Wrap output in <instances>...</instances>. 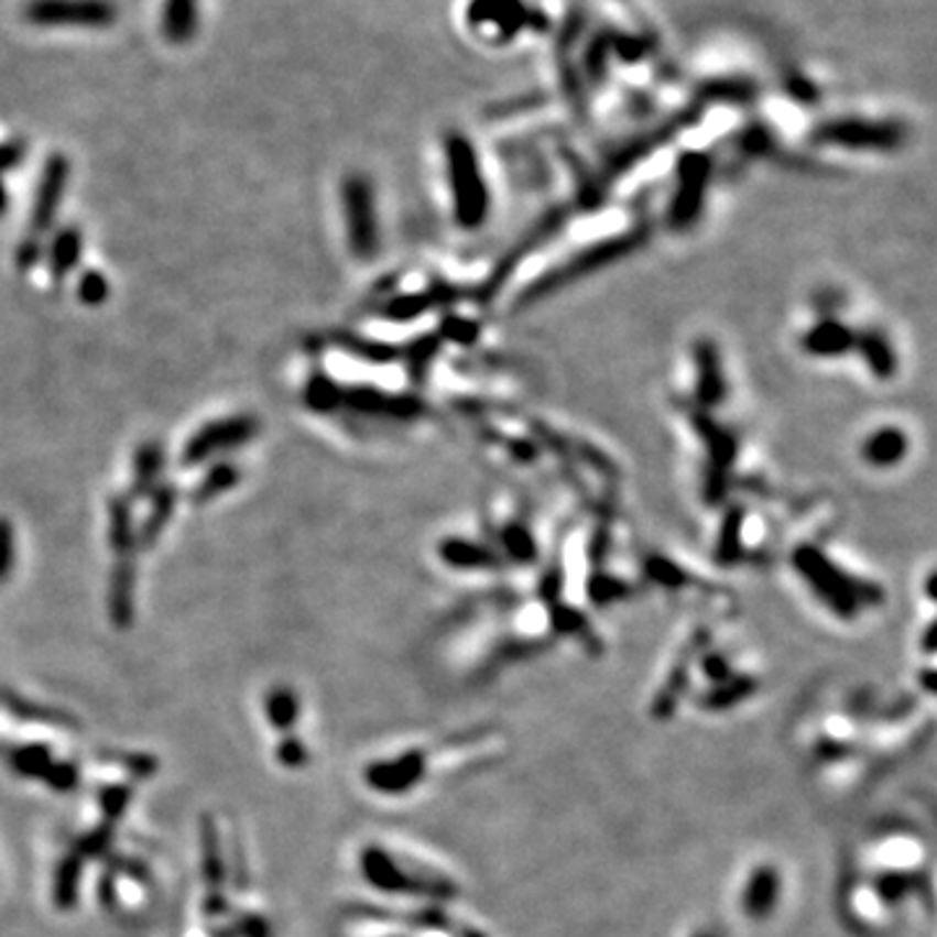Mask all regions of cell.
<instances>
[{"instance_id":"5bb4252c","label":"cell","mask_w":937,"mask_h":937,"mask_svg":"<svg viewBox=\"0 0 937 937\" xmlns=\"http://www.w3.org/2000/svg\"><path fill=\"white\" fill-rule=\"evenodd\" d=\"M828 139L839 141V144L849 146H891L896 144V131L883 126H864V123H851V126H839L828 131Z\"/></svg>"},{"instance_id":"ffe728a7","label":"cell","mask_w":937,"mask_h":937,"mask_svg":"<svg viewBox=\"0 0 937 937\" xmlns=\"http://www.w3.org/2000/svg\"><path fill=\"white\" fill-rule=\"evenodd\" d=\"M696 937H719V935L717 933H708V929H706V933H698Z\"/></svg>"},{"instance_id":"7c38bea8","label":"cell","mask_w":937,"mask_h":937,"mask_svg":"<svg viewBox=\"0 0 937 937\" xmlns=\"http://www.w3.org/2000/svg\"><path fill=\"white\" fill-rule=\"evenodd\" d=\"M724 396V378L719 368V352L713 345L698 347V399L706 406H713Z\"/></svg>"},{"instance_id":"6da1fadb","label":"cell","mask_w":937,"mask_h":937,"mask_svg":"<svg viewBox=\"0 0 937 937\" xmlns=\"http://www.w3.org/2000/svg\"><path fill=\"white\" fill-rule=\"evenodd\" d=\"M794 568L818 593L820 602H826L828 610L843 620L857 618L862 607H870L878 599V591L872 586H864L849 574H843L839 565L828 560L818 547H799L794 553Z\"/></svg>"},{"instance_id":"3957f363","label":"cell","mask_w":937,"mask_h":937,"mask_svg":"<svg viewBox=\"0 0 937 937\" xmlns=\"http://www.w3.org/2000/svg\"><path fill=\"white\" fill-rule=\"evenodd\" d=\"M362 870L364 875H368L370 883L375 885V889H381L385 893H417V896H427V898H454L456 885L450 883V880L433 875V872H414L406 870L399 864L393 857H389V851L370 847L364 849L362 857Z\"/></svg>"},{"instance_id":"9c48e42d","label":"cell","mask_w":937,"mask_h":937,"mask_svg":"<svg viewBox=\"0 0 937 937\" xmlns=\"http://www.w3.org/2000/svg\"><path fill=\"white\" fill-rule=\"evenodd\" d=\"M704 185H706V162L690 156L688 164L683 167L677 198L675 204H672V221H675L677 227L690 225V221L700 214V204H704Z\"/></svg>"},{"instance_id":"4fadbf2b","label":"cell","mask_w":937,"mask_h":937,"mask_svg":"<svg viewBox=\"0 0 937 937\" xmlns=\"http://www.w3.org/2000/svg\"><path fill=\"white\" fill-rule=\"evenodd\" d=\"M854 347L862 352V360L868 362L872 375L878 378L893 375V370H896V355H893V349L889 341H885V336L868 331L864 336H857Z\"/></svg>"},{"instance_id":"7a4b0ae2","label":"cell","mask_w":937,"mask_h":937,"mask_svg":"<svg viewBox=\"0 0 937 937\" xmlns=\"http://www.w3.org/2000/svg\"><path fill=\"white\" fill-rule=\"evenodd\" d=\"M448 177L456 221H459L464 230H477V227H482L490 211L488 185H484L475 154H471V149L464 139H450Z\"/></svg>"},{"instance_id":"8992f818","label":"cell","mask_w":937,"mask_h":937,"mask_svg":"<svg viewBox=\"0 0 937 937\" xmlns=\"http://www.w3.org/2000/svg\"><path fill=\"white\" fill-rule=\"evenodd\" d=\"M347 217L349 232H352V246L360 255H370L375 246V217H373V196H370L368 183L355 177L347 183Z\"/></svg>"},{"instance_id":"277c9868","label":"cell","mask_w":937,"mask_h":937,"mask_svg":"<svg viewBox=\"0 0 937 937\" xmlns=\"http://www.w3.org/2000/svg\"><path fill=\"white\" fill-rule=\"evenodd\" d=\"M24 17L37 26H102L116 24L118 9L110 0H32Z\"/></svg>"},{"instance_id":"e0dca14e","label":"cell","mask_w":937,"mask_h":937,"mask_svg":"<svg viewBox=\"0 0 937 937\" xmlns=\"http://www.w3.org/2000/svg\"><path fill=\"white\" fill-rule=\"evenodd\" d=\"M503 547L513 557H516V560H532V557L536 555L532 534H529L526 529L519 526V524H513V526L505 529V532H503Z\"/></svg>"},{"instance_id":"d6986e66","label":"cell","mask_w":937,"mask_h":937,"mask_svg":"<svg viewBox=\"0 0 937 937\" xmlns=\"http://www.w3.org/2000/svg\"><path fill=\"white\" fill-rule=\"evenodd\" d=\"M704 672L711 679H717V683H724L729 677V664L721 654H708L704 660Z\"/></svg>"},{"instance_id":"5b68a950","label":"cell","mask_w":937,"mask_h":937,"mask_svg":"<svg viewBox=\"0 0 937 937\" xmlns=\"http://www.w3.org/2000/svg\"><path fill=\"white\" fill-rule=\"evenodd\" d=\"M639 242H641V232L628 235V238L604 240V242H599V246L584 250V253H578L576 259H570L568 263H563L560 269H555L553 274L540 279V282H536L532 287V292L526 295V303H534V299H540L542 295H549V292L563 287V284H570V282H576V279L591 274L593 269L607 266V263H614L618 259H622L625 253H631V248L639 246Z\"/></svg>"},{"instance_id":"8fae6325","label":"cell","mask_w":937,"mask_h":937,"mask_svg":"<svg viewBox=\"0 0 937 937\" xmlns=\"http://www.w3.org/2000/svg\"><path fill=\"white\" fill-rule=\"evenodd\" d=\"M908 450L906 433L898 427H880L862 446V459L875 469H891L904 459Z\"/></svg>"},{"instance_id":"2e32d148","label":"cell","mask_w":937,"mask_h":937,"mask_svg":"<svg viewBox=\"0 0 937 937\" xmlns=\"http://www.w3.org/2000/svg\"><path fill=\"white\" fill-rule=\"evenodd\" d=\"M440 555L454 568H490V565H495V555L488 547L475 545L469 540H448L440 547Z\"/></svg>"},{"instance_id":"9a60e30c","label":"cell","mask_w":937,"mask_h":937,"mask_svg":"<svg viewBox=\"0 0 937 937\" xmlns=\"http://www.w3.org/2000/svg\"><path fill=\"white\" fill-rule=\"evenodd\" d=\"M196 0H167L162 13V26L173 42H185L196 32Z\"/></svg>"},{"instance_id":"ba28073f","label":"cell","mask_w":937,"mask_h":937,"mask_svg":"<svg viewBox=\"0 0 937 937\" xmlns=\"http://www.w3.org/2000/svg\"><path fill=\"white\" fill-rule=\"evenodd\" d=\"M778 898H782V875L774 864H761L742 889V912L750 919H769V914L776 912Z\"/></svg>"},{"instance_id":"30bf717a","label":"cell","mask_w":937,"mask_h":937,"mask_svg":"<svg viewBox=\"0 0 937 937\" xmlns=\"http://www.w3.org/2000/svg\"><path fill=\"white\" fill-rule=\"evenodd\" d=\"M857 336L841 320H820L803 336V347L813 357H841L854 349Z\"/></svg>"},{"instance_id":"ac0fdd59","label":"cell","mask_w":937,"mask_h":937,"mask_svg":"<svg viewBox=\"0 0 937 937\" xmlns=\"http://www.w3.org/2000/svg\"><path fill=\"white\" fill-rule=\"evenodd\" d=\"M753 688H755L753 679L740 677V679H734L732 685H724V688H719L717 696L708 700V704H713V706H719V708H727L729 704H734V700L748 698L750 693H753Z\"/></svg>"},{"instance_id":"52a82bcc","label":"cell","mask_w":937,"mask_h":937,"mask_svg":"<svg viewBox=\"0 0 937 937\" xmlns=\"http://www.w3.org/2000/svg\"><path fill=\"white\" fill-rule=\"evenodd\" d=\"M425 776V755L412 750L402 758H393V761L375 763L368 769V782L375 789L385 794H404L412 789L414 784L422 782Z\"/></svg>"}]
</instances>
